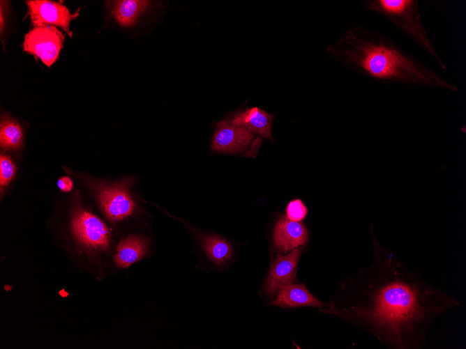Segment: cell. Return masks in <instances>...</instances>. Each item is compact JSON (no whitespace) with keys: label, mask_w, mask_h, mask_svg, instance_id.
Instances as JSON below:
<instances>
[{"label":"cell","mask_w":466,"mask_h":349,"mask_svg":"<svg viewBox=\"0 0 466 349\" xmlns=\"http://www.w3.org/2000/svg\"><path fill=\"white\" fill-rule=\"evenodd\" d=\"M25 2L31 22L35 27L58 26L72 37L70 22L79 15L80 9L75 13H71L61 2L48 0H30Z\"/></svg>","instance_id":"cell-7"},{"label":"cell","mask_w":466,"mask_h":349,"mask_svg":"<svg viewBox=\"0 0 466 349\" xmlns=\"http://www.w3.org/2000/svg\"><path fill=\"white\" fill-rule=\"evenodd\" d=\"M272 304L282 307H312L322 309L326 306L313 296L304 284L289 283L279 290Z\"/></svg>","instance_id":"cell-11"},{"label":"cell","mask_w":466,"mask_h":349,"mask_svg":"<svg viewBox=\"0 0 466 349\" xmlns=\"http://www.w3.org/2000/svg\"><path fill=\"white\" fill-rule=\"evenodd\" d=\"M326 51L354 72L379 82L458 90L393 39L363 26L347 30Z\"/></svg>","instance_id":"cell-2"},{"label":"cell","mask_w":466,"mask_h":349,"mask_svg":"<svg viewBox=\"0 0 466 349\" xmlns=\"http://www.w3.org/2000/svg\"><path fill=\"white\" fill-rule=\"evenodd\" d=\"M127 180L111 185H100L98 189L100 205L106 217L112 222H117L130 216L136 205L133 201Z\"/></svg>","instance_id":"cell-6"},{"label":"cell","mask_w":466,"mask_h":349,"mask_svg":"<svg viewBox=\"0 0 466 349\" xmlns=\"http://www.w3.org/2000/svg\"><path fill=\"white\" fill-rule=\"evenodd\" d=\"M5 5H6V3H4V5H3V1H1L0 31H1V34H2V31H3V28H4V26H5V20H6V17H5V13H5V9H4Z\"/></svg>","instance_id":"cell-20"},{"label":"cell","mask_w":466,"mask_h":349,"mask_svg":"<svg viewBox=\"0 0 466 349\" xmlns=\"http://www.w3.org/2000/svg\"><path fill=\"white\" fill-rule=\"evenodd\" d=\"M148 249L147 240L142 236L132 235L120 240L114 261L117 267L127 268L140 261Z\"/></svg>","instance_id":"cell-13"},{"label":"cell","mask_w":466,"mask_h":349,"mask_svg":"<svg viewBox=\"0 0 466 349\" xmlns=\"http://www.w3.org/2000/svg\"><path fill=\"white\" fill-rule=\"evenodd\" d=\"M308 240V231L303 223L290 220L282 216L277 222L273 231L275 247L283 251H288L304 245Z\"/></svg>","instance_id":"cell-10"},{"label":"cell","mask_w":466,"mask_h":349,"mask_svg":"<svg viewBox=\"0 0 466 349\" xmlns=\"http://www.w3.org/2000/svg\"><path fill=\"white\" fill-rule=\"evenodd\" d=\"M63 41V34L56 26H37L25 35L23 49L50 67L58 59Z\"/></svg>","instance_id":"cell-4"},{"label":"cell","mask_w":466,"mask_h":349,"mask_svg":"<svg viewBox=\"0 0 466 349\" xmlns=\"http://www.w3.org/2000/svg\"><path fill=\"white\" fill-rule=\"evenodd\" d=\"M110 15L120 26L130 27L148 9L151 1L121 0L111 1Z\"/></svg>","instance_id":"cell-14"},{"label":"cell","mask_w":466,"mask_h":349,"mask_svg":"<svg viewBox=\"0 0 466 349\" xmlns=\"http://www.w3.org/2000/svg\"><path fill=\"white\" fill-rule=\"evenodd\" d=\"M15 167L10 157L1 154L0 157V185H7L13 178Z\"/></svg>","instance_id":"cell-18"},{"label":"cell","mask_w":466,"mask_h":349,"mask_svg":"<svg viewBox=\"0 0 466 349\" xmlns=\"http://www.w3.org/2000/svg\"><path fill=\"white\" fill-rule=\"evenodd\" d=\"M232 123L273 141L271 126L273 116L258 107H252L236 114Z\"/></svg>","instance_id":"cell-12"},{"label":"cell","mask_w":466,"mask_h":349,"mask_svg":"<svg viewBox=\"0 0 466 349\" xmlns=\"http://www.w3.org/2000/svg\"><path fill=\"white\" fill-rule=\"evenodd\" d=\"M201 247L206 257L217 265L226 263L232 256L231 244L217 235H203L201 238Z\"/></svg>","instance_id":"cell-15"},{"label":"cell","mask_w":466,"mask_h":349,"mask_svg":"<svg viewBox=\"0 0 466 349\" xmlns=\"http://www.w3.org/2000/svg\"><path fill=\"white\" fill-rule=\"evenodd\" d=\"M373 228L372 263L344 281L341 298L320 311L352 323L389 349H423L435 320L460 302L384 247Z\"/></svg>","instance_id":"cell-1"},{"label":"cell","mask_w":466,"mask_h":349,"mask_svg":"<svg viewBox=\"0 0 466 349\" xmlns=\"http://www.w3.org/2000/svg\"><path fill=\"white\" fill-rule=\"evenodd\" d=\"M301 250L294 249L287 255L279 254L271 263L264 289L268 295H273L290 283L295 277Z\"/></svg>","instance_id":"cell-9"},{"label":"cell","mask_w":466,"mask_h":349,"mask_svg":"<svg viewBox=\"0 0 466 349\" xmlns=\"http://www.w3.org/2000/svg\"><path fill=\"white\" fill-rule=\"evenodd\" d=\"M366 9L387 19L410 40L428 54L442 70H446L424 27L416 0H366Z\"/></svg>","instance_id":"cell-3"},{"label":"cell","mask_w":466,"mask_h":349,"mask_svg":"<svg viewBox=\"0 0 466 349\" xmlns=\"http://www.w3.org/2000/svg\"><path fill=\"white\" fill-rule=\"evenodd\" d=\"M285 212L286 217L290 220L301 222L306 217L308 209L303 202L297 199L289 202Z\"/></svg>","instance_id":"cell-17"},{"label":"cell","mask_w":466,"mask_h":349,"mask_svg":"<svg viewBox=\"0 0 466 349\" xmlns=\"http://www.w3.org/2000/svg\"><path fill=\"white\" fill-rule=\"evenodd\" d=\"M72 231L84 245L106 250L110 245L111 232L95 215L83 209L76 210L72 218Z\"/></svg>","instance_id":"cell-5"},{"label":"cell","mask_w":466,"mask_h":349,"mask_svg":"<svg viewBox=\"0 0 466 349\" xmlns=\"http://www.w3.org/2000/svg\"><path fill=\"white\" fill-rule=\"evenodd\" d=\"M211 150L225 153H238L244 151L254 139L252 132L234 125L231 121L223 120L216 124Z\"/></svg>","instance_id":"cell-8"},{"label":"cell","mask_w":466,"mask_h":349,"mask_svg":"<svg viewBox=\"0 0 466 349\" xmlns=\"http://www.w3.org/2000/svg\"><path fill=\"white\" fill-rule=\"evenodd\" d=\"M57 185L62 192H68L73 189V184L70 178L64 176L58 180Z\"/></svg>","instance_id":"cell-19"},{"label":"cell","mask_w":466,"mask_h":349,"mask_svg":"<svg viewBox=\"0 0 466 349\" xmlns=\"http://www.w3.org/2000/svg\"><path fill=\"white\" fill-rule=\"evenodd\" d=\"M23 133L20 124L8 116L1 118L0 144L5 150H17L22 143Z\"/></svg>","instance_id":"cell-16"}]
</instances>
